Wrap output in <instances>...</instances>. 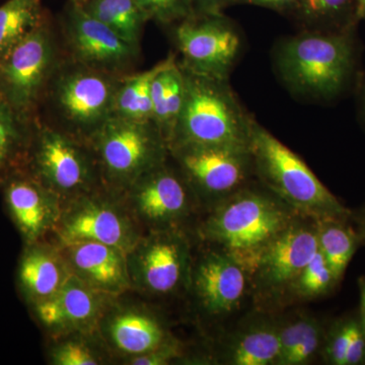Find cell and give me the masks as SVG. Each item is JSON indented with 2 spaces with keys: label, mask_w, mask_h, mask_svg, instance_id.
I'll use <instances>...</instances> for the list:
<instances>
[{
  "label": "cell",
  "mask_w": 365,
  "mask_h": 365,
  "mask_svg": "<svg viewBox=\"0 0 365 365\" xmlns=\"http://www.w3.org/2000/svg\"><path fill=\"white\" fill-rule=\"evenodd\" d=\"M359 288L360 294L359 313L362 321L365 324V276H361L359 279Z\"/></svg>",
  "instance_id": "obj_39"
},
{
  "label": "cell",
  "mask_w": 365,
  "mask_h": 365,
  "mask_svg": "<svg viewBox=\"0 0 365 365\" xmlns=\"http://www.w3.org/2000/svg\"><path fill=\"white\" fill-rule=\"evenodd\" d=\"M61 35L67 56L79 63L118 76L133 72L139 48L86 13L76 0H69L64 9Z\"/></svg>",
  "instance_id": "obj_13"
},
{
  "label": "cell",
  "mask_w": 365,
  "mask_h": 365,
  "mask_svg": "<svg viewBox=\"0 0 365 365\" xmlns=\"http://www.w3.org/2000/svg\"><path fill=\"white\" fill-rule=\"evenodd\" d=\"M98 332L125 359L153 351L172 339L163 322L144 307L118 306L115 302L101 319Z\"/></svg>",
  "instance_id": "obj_19"
},
{
  "label": "cell",
  "mask_w": 365,
  "mask_h": 365,
  "mask_svg": "<svg viewBox=\"0 0 365 365\" xmlns=\"http://www.w3.org/2000/svg\"><path fill=\"white\" fill-rule=\"evenodd\" d=\"M115 299L71 274L56 294L31 309L40 325L56 337L74 333L93 334Z\"/></svg>",
  "instance_id": "obj_18"
},
{
  "label": "cell",
  "mask_w": 365,
  "mask_h": 365,
  "mask_svg": "<svg viewBox=\"0 0 365 365\" xmlns=\"http://www.w3.org/2000/svg\"><path fill=\"white\" fill-rule=\"evenodd\" d=\"M47 19L43 0H7L0 6V60Z\"/></svg>",
  "instance_id": "obj_30"
},
{
  "label": "cell",
  "mask_w": 365,
  "mask_h": 365,
  "mask_svg": "<svg viewBox=\"0 0 365 365\" xmlns=\"http://www.w3.org/2000/svg\"><path fill=\"white\" fill-rule=\"evenodd\" d=\"M76 1H78V2H83V1H86V0H76Z\"/></svg>",
  "instance_id": "obj_42"
},
{
  "label": "cell",
  "mask_w": 365,
  "mask_h": 365,
  "mask_svg": "<svg viewBox=\"0 0 365 365\" xmlns=\"http://www.w3.org/2000/svg\"><path fill=\"white\" fill-rule=\"evenodd\" d=\"M317 220L299 215L265 249L250 275L259 300L285 297L304 266L318 253Z\"/></svg>",
  "instance_id": "obj_14"
},
{
  "label": "cell",
  "mask_w": 365,
  "mask_h": 365,
  "mask_svg": "<svg viewBox=\"0 0 365 365\" xmlns=\"http://www.w3.org/2000/svg\"><path fill=\"white\" fill-rule=\"evenodd\" d=\"M182 69L184 105L169 148L177 143H200L250 148L253 119L245 113L227 79Z\"/></svg>",
  "instance_id": "obj_5"
},
{
  "label": "cell",
  "mask_w": 365,
  "mask_h": 365,
  "mask_svg": "<svg viewBox=\"0 0 365 365\" xmlns=\"http://www.w3.org/2000/svg\"><path fill=\"white\" fill-rule=\"evenodd\" d=\"M71 274L88 287L118 297L131 289L126 253L97 242L57 245Z\"/></svg>",
  "instance_id": "obj_20"
},
{
  "label": "cell",
  "mask_w": 365,
  "mask_h": 365,
  "mask_svg": "<svg viewBox=\"0 0 365 365\" xmlns=\"http://www.w3.org/2000/svg\"><path fill=\"white\" fill-rule=\"evenodd\" d=\"M146 20L179 24L195 14L193 0H135Z\"/></svg>",
  "instance_id": "obj_34"
},
{
  "label": "cell",
  "mask_w": 365,
  "mask_h": 365,
  "mask_svg": "<svg viewBox=\"0 0 365 365\" xmlns=\"http://www.w3.org/2000/svg\"><path fill=\"white\" fill-rule=\"evenodd\" d=\"M200 204L222 200L246 186L254 173L251 150L216 144L177 143L169 148Z\"/></svg>",
  "instance_id": "obj_11"
},
{
  "label": "cell",
  "mask_w": 365,
  "mask_h": 365,
  "mask_svg": "<svg viewBox=\"0 0 365 365\" xmlns=\"http://www.w3.org/2000/svg\"><path fill=\"white\" fill-rule=\"evenodd\" d=\"M319 253L340 281L357 250L361 247L351 220H317Z\"/></svg>",
  "instance_id": "obj_28"
},
{
  "label": "cell",
  "mask_w": 365,
  "mask_h": 365,
  "mask_svg": "<svg viewBox=\"0 0 365 365\" xmlns=\"http://www.w3.org/2000/svg\"><path fill=\"white\" fill-rule=\"evenodd\" d=\"M91 334L74 333L59 336L50 347V364L54 365H98L105 357L95 342L88 339Z\"/></svg>",
  "instance_id": "obj_33"
},
{
  "label": "cell",
  "mask_w": 365,
  "mask_h": 365,
  "mask_svg": "<svg viewBox=\"0 0 365 365\" xmlns=\"http://www.w3.org/2000/svg\"><path fill=\"white\" fill-rule=\"evenodd\" d=\"M7 215L21 235L24 245L45 240L54 232L62 211V201L24 169L14 170L0 180Z\"/></svg>",
  "instance_id": "obj_16"
},
{
  "label": "cell",
  "mask_w": 365,
  "mask_h": 365,
  "mask_svg": "<svg viewBox=\"0 0 365 365\" xmlns=\"http://www.w3.org/2000/svg\"><path fill=\"white\" fill-rule=\"evenodd\" d=\"M299 215L267 188L246 185L211 204L198 232L203 241L239 261L251 275L265 249Z\"/></svg>",
  "instance_id": "obj_1"
},
{
  "label": "cell",
  "mask_w": 365,
  "mask_h": 365,
  "mask_svg": "<svg viewBox=\"0 0 365 365\" xmlns=\"http://www.w3.org/2000/svg\"><path fill=\"white\" fill-rule=\"evenodd\" d=\"M35 120L21 117L0 96V180L25 165Z\"/></svg>",
  "instance_id": "obj_27"
},
{
  "label": "cell",
  "mask_w": 365,
  "mask_h": 365,
  "mask_svg": "<svg viewBox=\"0 0 365 365\" xmlns=\"http://www.w3.org/2000/svg\"><path fill=\"white\" fill-rule=\"evenodd\" d=\"M364 325H365V324H364Z\"/></svg>",
  "instance_id": "obj_43"
},
{
  "label": "cell",
  "mask_w": 365,
  "mask_h": 365,
  "mask_svg": "<svg viewBox=\"0 0 365 365\" xmlns=\"http://www.w3.org/2000/svg\"><path fill=\"white\" fill-rule=\"evenodd\" d=\"M327 327L313 314L279 321L280 352L276 365H304L321 356Z\"/></svg>",
  "instance_id": "obj_23"
},
{
  "label": "cell",
  "mask_w": 365,
  "mask_h": 365,
  "mask_svg": "<svg viewBox=\"0 0 365 365\" xmlns=\"http://www.w3.org/2000/svg\"><path fill=\"white\" fill-rule=\"evenodd\" d=\"M175 38L187 71L227 79L242 41L234 26L218 13L194 14L178 24Z\"/></svg>",
  "instance_id": "obj_15"
},
{
  "label": "cell",
  "mask_w": 365,
  "mask_h": 365,
  "mask_svg": "<svg viewBox=\"0 0 365 365\" xmlns=\"http://www.w3.org/2000/svg\"><path fill=\"white\" fill-rule=\"evenodd\" d=\"M339 283L323 255L318 251L300 271L285 297L297 300L317 299L332 294Z\"/></svg>",
  "instance_id": "obj_32"
},
{
  "label": "cell",
  "mask_w": 365,
  "mask_h": 365,
  "mask_svg": "<svg viewBox=\"0 0 365 365\" xmlns=\"http://www.w3.org/2000/svg\"><path fill=\"white\" fill-rule=\"evenodd\" d=\"M365 20V0H355V21Z\"/></svg>",
  "instance_id": "obj_40"
},
{
  "label": "cell",
  "mask_w": 365,
  "mask_h": 365,
  "mask_svg": "<svg viewBox=\"0 0 365 365\" xmlns=\"http://www.w3.org/2000/svg\"><path fill=\"white\" fill-rule=\"evenodd\" d=\"M21 169L54 192L62 203L104 188L90 144L45 123L38 117Z\"/></svg>",
  "instance_id": "obj_7"
},
{
  "label": "cell",
  "mask_w": 365,
  "mask_h": 365,
  "mask_svg": "<svg viewBox=\"0 0 365 365\" xmlns=\"http://www.w3.org/2000/svg\"><path fill=\"white\" fill-rule=\"evenodd\" d=\"M279 352V321L261 317L232 336L225 361L232 365H276Z\"/></svg>",
  "instance_id": "obj_22"
},
{
  "label": "cell",
  "mask_w": 365,
  "mask_h": 365,
  "mask_svg": "<svg viewBox=\"0 0 365 365\" xmlns=\"http://www.w3.org/2000/svg\"><path fill=\"white\" fill-rule=\"evenodd\" d=\"M230 0H193L195 14L218 13L220 9Z\"/></svg>",
  "instance_id": "obj_37"
},
{
  "label": "cell",
  "mask_w": 365,
  "mask_h": 365,
  "mask_svg": "<svg viewBox=\"0 0 365 365\" xmlns=\"http://www.w3.org/2000/svg\"><path fill=\"white\" fill-rule=\"evenodd\" d=\"M321 356L326 364L365 365V325L359 309L327 327Z\"/></svg>",
  "instance_id": "obj_25"
},
{
  "label": "cell",
  "mask_w": 365,
  "mask_h": 365,
  "mask_svg": "<svg viewBox=\"0 0 365 365\" xmlns=\"http://www.w3.org/2000/svg\"><path fill=\"white\" fill-rule=\"evenodd\" d=\"M351 220L359 234L361 247H365V203L356 210H352Z\"/></svg>",
  "instance_id": "obj_38"
},
{
  "label": "cell",
  "mask_w": 365,
  "mask_h": 365,
  "mask_svg": "<svg viewBox=\"0 0 365 365\" xmlns=\"http://www.w3.org/2000/svg\"><path fill=\"white\" fill-rule=\"evenodd\" d=\"M242 1L253 6L276 9V11H285V9H294L297 0H242Z\"/></svg>",
  "instance_id": "obj_36"
},
{
  "label": "cell",
  "mask_w": 365,
  "mask_h": 365,
  "mask_svg": "<svg viewBox=\"0 0 365 365\" xmlns=\"http://www.w3.org/2000/svg\"><path fill=\"white\" fill-rule=\"evenodd\" d=\"M90 145L103 186L119 196L170 157L169 145L153 122L116 116L106 122Z\"/></svg>",
  "instance_id": "obj_6"
},
{
  "label": "cell",
  "mask_w": 365,
  "mask_h": 365,
  "mask_svg": "<svg viewBox=\"0 0 365 365\" xmlns=\"http://www.w3.org/2000/svg\"><path fill=\"white\" fill-rule=\"evenodd\" d=\"M189 288L204 313L220 318L241 306L251 288L250 274L239 261L213 248L193 261Z\"/></svg>",
  "instance_id": "obj_17"
},
{
  "label": "cell",
  "mask_w": 365,
  "mask_h": 365,
  "mask_svg": "<svg viewBox=\"0 0 365 365\" xmlns=\"http://www.w3.org/2000/svg\"><path fill=\"white\" fill-rule=\"evenodd\" d=\"M71 274L57 245L45 240L24 245L16 268V285L29 306L56 294Z\"/></svg>",
  "instance_id": "obj_21"
},
{
  "label": "cell",
  "mask_w": 365,
  "mask_h": 365,
  "mask_svg": "<svg viewBox=\"0 0 365 365\" xmlns=\"http://www.w3.org/2000/svg\"><path fill=\"white\" fill-rule=\"evenodd\" d=\"M121 198L143 232L182 228L201 205L182 173L168 160L137 179Z\"/></svg>",
  "instance_id": "obj_12"
},
{
  "label": "cell",
  "mask_w": 365,
  "mask_h": 365,
  "mask_svg": "<svg viewBox=\"0 0 365 365\" xmlns=\"http://www.w3.org/2000/svg\"><path fill=\"white\" fill-rule=\"evenodd\" d=\"M62 58L48 18L0 60V96L26 119H35L46 88Z\"/></svg>",
  "instance_id": "obj_8"
},
{
  "label": "cell",
  "mask_w": 365,
  "mask_h": 365,
  "mask_svg": "<svg viewBox=\"0 0 365 365\" xmlns=\"http://www.w3.org/2000/svg\"><path fill=\"white\" fill-rule=\"evenodd\" d=\"M294 9L309 31L339 32L355 21V0H297Z\"/></svg>",
  "instance_id": "obj_31"
},
{
  "label": "cell",
  "mask_w": 365,
  "mask_h": 365,
  "mask_svg": "<svg viewBox=\"0 0 365 365\" xmlns=\"http://www.w3.org/2000/svg\"><path fill=\"white\" fill-rule=\"evenodd\" d=\"M180 346L174 339H170L153 351L139 356L126 359L127 364L132 365H165L179 357Z\"/></svg>",
  "instance_id": "obj_35"
},
{
  "label": "cell",
  "mask_w": 365,
  "mask_h": 365,
  "mask_svg": "<svg viewBox=\"0 0 365 365\" xmlns=\"http://www.w3.org/2000/svg\"><path fill=\"white\" fill-rule=\"evenodd\" d=\"M126 259L131 288L143 294L169 297L190 287L193 259L182 228L143 232Z\"/></svg>",
  "instance_id": "obj_10"
},
{
  "label": "cell",
  "mask_w": 365,
  "mask_h": 365,
  "mask_svg": "<svg viewBox=\"0 0 365 365\" xmlns=\"http://www.w3.org/2000/svg\"><path fill=\"white\" fill-rule=\"evenodd\" d=\"M175 60L176 56L170 54L148 71L131 72L122 76L115 98L114 116L153 122L151 86L153 79Z\"/></svg>",
  "instance_id": "obj_26"
},
{
  "label": "cell",
  "mask_w": 365,
  "mask_h": 365,
  "mask_svg": "<svg viewBox=\"0 0 365 365\" xmlns=\"http://www.w3.org/2000/svg\"><path fill=\"white\" fill-rule=\"evenodd\" d=\"M57 245L97 242L128 253L143 232L121 196L101 188L62 204Z\"/></svg>",
  "instance_id": "obj_9"
},
{
  "label": "cell",
  "mask_w": 365,
  "mask_h": 365,
  "mask_svg": "<svg viewBox=\"0 0 365 365\" xmlns=\"http://www.w3.org/2000/svg\"><path fill=\"white\" fill-rule=\"evenodd\" d=\"M250 150L255 175L299 215L314 220H351V209L338 200L302 158L254 119Z\"/></svg>",
  "instance_id": "obj_4"
},
{
  "label": "cell",
  "mask_w": 365,
  "mask_h": 365,
  "mask_svg": "<svg viewBox=\"0 0 365 365\" xmlns=\"http://www.w3.org/2000/svg\"><path fill=\"white\" fill-rule=\"evenodd\" d=\"M356 64L351 29L339 32L307 31L281 43L276 66L290 91L330 101L349 85Z\"/></svg>",
  "instance_id": "obj_3"
},
{
  "label": "cell",
  "mask_w": 365,
  "mask_h": 365,
  "mask_svg": "<svg viewBox=\"0 0 365 365\" xmlns=\"http://www.w3.org/2000/svg\"><path fill=\"white\" fill-rule=\"evenodd\" d=\"M185 98V78L175 60L153 79L151 86L153 122L170 145L181 115Z\"/></svg>",
  "instance_id": "obj_24"
},
{
  "label": "cell",
  "mask_w": 365,
  "mask_h": 365,
  "mask_svg": "<svg viewBox=\"0 0 365 365\" xmlns=\"http://www.w3.org/2000/svg\"><path fill=\"white\" fill-rule=\"evenodd\" d=\"M362 108H364V111L365 114V83L364 88H362Z\"/></svg>",
  "instance_id": "obj_41"
},
{
  "label": "cell",
  "mask_w": 365,
  "mask_h": 365,
  "mask_svg": "<svg viewBox=\"0 0 365 365\" xmlns=\"http://www.w3.org/2000/svg\"><path fill=\"white\" fill-rule=\"evenodd\" d=\"M79 4L86 13L109 26L120 38L139 48L148 20L135 0H86Z\"/></svg>",
  "instance_id": "obj_29"
},
{
  "label": "cell",
  "mask_w": 365,
  "mask_h": 365,
  "mask_svg": "<svg viewBox=\"0 0 365 365\" xmlns=\"http://www.w3.org/2000/svg\"><path fill=\"white\" fill-rule=\"evenodd\" d=\"M121 78L95 71L67 55L62 56L40 105V108L44 106L47 119L41 120L90 144L106 122L114 116Z\"/></svg>",
  "instance_id": "obj_2"
}]
</instances>
